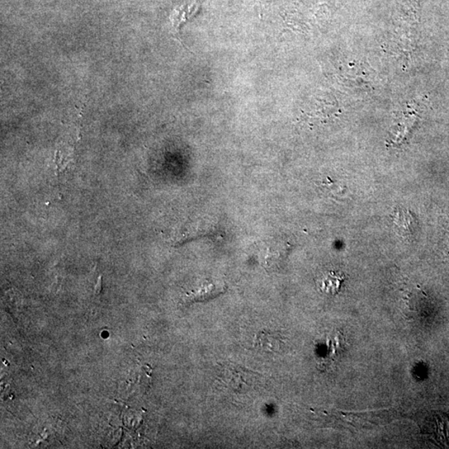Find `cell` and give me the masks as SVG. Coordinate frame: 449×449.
I'll use <instances>...</instances> for the list:
<instances>
[{
  "label": "cell",
  "instance_id": "obj_1",
  "mask_svg": "<svg viewBox=\"0 0 449 449\" xmlns=\"http://www.w3.org/2000/svg\"><path fill=\"white\" fill-rule=\"evenodd\" d=\"M226 291V286L224 283L206 282L197 290L189 292L186 296V301L188 303L209 301L220 296Z\"/></svg>",
  "mask_w": 449,
  "mask_h": 449
},
{
  "label": "cell",
  "instance_id": "obj_2",
  "mask_svg": "<svg viewBox=\"0 0 449 449\" xmlns=\"http://www.w3.org/2000/svg\"><path fill=\"white\" fill-rule=\"evenodd\" d=\"M282 343V338L280 334L263 330V332L257 334L254 346L259 351L272 353L280 351Z\"/></svg>",
  "mask_w": 449,
  "mask_h": 449
},
{
  "label": "cell",
  "instance_id": "obj_3",
  "mask_svg": "<svg viewBox=\"0 0 449 449\" xmlns=\"http://www.w3.org/2000/svg\"><path fill=\"white\" fill-rule=\"evenodd\" d=\"M393 222L397 233L400 235L408 238L413 235L416 228V221L409 211L399 208L395 211Z\"/></svg>",
  "mask_w": 449,
  "mask_h": 449
},
{
  "label": "cell",
  "instance_id": "obj_4",
  "mask_svg": "<svg viewBox=\"0 0 449 449\" xmlns=\"http://www.w3.org/2000/svg\"><path fill=\"white\" fill-rule=\"evenodd\" d=\"M200 6L199 0H189V1L175 8L171 16L175 28L179 30L183 23L195 16Z\"/></svg>",
  "mask_w": 449,
  "mask_h": 449
},
{
  "label": "cell",
  "instance_id": "obj_5",
  "mask_svg": "<svg viewBox=\"0 0 449 449\" xmlns=\"http://www.w3.org/2000/svg\"><path fill=\"white\" fill-rule=\"evenodd\" d=\"M290 244L276 242L269 245L267 250L264 263L269 269L278 267L279 264L285 259L288 252H289Z\"/></svg>",
  "mask_w": 449,
  "mask_h": 449
},
{
  "label": "cell",
  "instance_id": "obj_6",
  "mask_svg": "<svg viewBox=\"0 0 449 449\" xmlns=\"http://www.w3.org/2000/svg\"><path fill=\"white\" fill-rule=\"evenodd\" d=\"M342 274L332 272L327 274L321 281L320 290L328 295H337L344 281Z\"/></svg>",
  "mask_w": 449,
  "mask_h": 449
}]
</instances>
